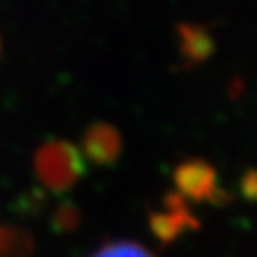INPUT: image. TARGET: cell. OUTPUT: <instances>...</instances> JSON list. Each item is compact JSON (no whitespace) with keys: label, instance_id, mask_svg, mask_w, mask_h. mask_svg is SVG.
Returning <instances> with one entry per match:
<instances>
[{"label":"cell","instance_id":"cell-6","mask_svg":"<svg viewBox=\"0 0 257 257\" xmlns=\"http://www.w3.org/2000/svg\"><path fill=\"white\" fill-rule=\"evenodd\" d=\"M90 257H155L145 246L132 240H116L105 244Z\"/></svg>","mask_w":257,"mask_h":257},{"label":"cell","instance_id":"cell-7","mask_svg":"<svg viewBox=\"0 0 257 257\" xmlns=\"http://www.w3.org/2000/svg\"><path fill=\"white\" fill-rule=\"evenodd\" d=\"M54 221L59 229H74L80 221V213L73 204H63V206H59V210L55 211Z\"/></svg>","mask_w":257,"mask_h":257},{"label":"cell","instance_id":"cell-3","mask_svg":"<svg viewBox=\"0 0 257 257\" xmlns=\"http://www.w3.org/2000/svg\"><path fill=\"white\" fill-rule=\"evenodd\" d=\"M164 202L168 210L153 211L151 213V219H149V227L153 230V234L162 244L174 242L183 230L187 229L193 230L200 227V223L189 211L187 204H185V198L179 193H168Z\"/></svg>","mask_w":257,"mask_h":257},{"label":"cell","instance_id":"cell-1","mask_svg":"<svg viewBox=\"0 0 257 257\" xmlns=\"http://www.w3.org/2000/svg\"><path fill=\"white\" fill-rule=\"evenodd\" d=\"M35 172L44 189L54 194H63L84 175L86 162L82 153L73 143L52 139L38 147Z\"/></svg>","mask_w":257,"mask_h":257},{"label":"cell","instance_id":"cell-2","mask_svg":"<svg viewBox=\"0 0 257 257\" xmlns=\"http://www.w3.org/2000/svg\"><path fill=\"white\" fill-rule=\"evenodd\" d=\"M174 183L177 187V193L194 202H230L229 194L217 187V174L213 166L202 158L185 160L177 166L174 172Z\"/></svg>","mask_w":257,"mask_h":257},{"label":"cell","instance_id":"cell-4","mask_svg":"<svg viewBox=\"0 0 257 257\" xmlns=\"http://www.w3.org/2000/svg\"><path fill=\"white\" fill-rule=\"evenodd\" d=\"M82 151L88 160L97 166H110L122 153V138L118 130L107 122H95L84 132Z\"/></svg>","mask_w":257,"mask_h":257},{"label":"cell","instance_id":"cell-8","mask_svg":"<svg viewBox=\"0 0 257 257\" xmlns=\"http://www.w3.org/2000/svg\"><path fill=\"white\" fill-rule=\"evenodd\" d=\"M242 194L251 202H257V170H248L242 177Z\"/></svg>","mask_w":257,"mask_h":257},{"label":"cell","instance_id":"cell-5","mask_svg":"<svg viewBox=\"0 0 257 257\" xmlns=\"http://www.w3.org/2000/svg\"><path fill=\"white\" fill-rule=\"evenodd\" d=\"M177 38H179V55L183 65H198L213 54V38L210 31L202 25L179 23Z\"/></svg>","mask_w":257,"mask_h":257}]
</instances>
